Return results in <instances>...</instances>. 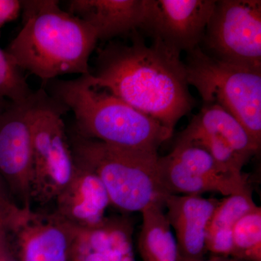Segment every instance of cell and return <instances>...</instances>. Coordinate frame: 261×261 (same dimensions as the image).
<instances>
[{
  "label": "cell",
  "mask_w": 261,
  "mask_h": 261,
  "mask_svg": "<svg viewBox=\"0 0 261 261\" xmlns=\"http://www.w3.org/2000/svg\"><path fill=\"white\" fill-rule=\"evenodd\" d=\"M202 43L208 56L261 68L260 0H216Z\"/></svg>",
  "instance_id": "cell-7"
},
{
  "label": "cell",
  "mask_w": 261,
  "mask_h": 261,
  "mask_svg": "<svg viewBox=\"0 0 261 261\" xmlns=\"http://www.w3.org/2000/svg\"><path fill=\"white\" fill-rule=\"evenodd\" d=\"M161 183L170 195H197L217 192L229 196L249 187L245 173L228 172L205 149L175 143L167 155L159 158Z\"/></svg>",
  "instance_id": "cell-8"
},
{
  "label": "cell",
  "mask_w": 261,
  "mask_h": 261,
  "mask_svg": "<svg viewBox=\"0 0 261 261\" xmlns=\"http://www.w3.org/2000/svg\"><path fill=\"white\" fill-rule=\"evenodd\" d=\"M23 72L0 48V97L20 103L34 95L35 92L29 87Z\"/></svg>",
  "instance_id": "cell-20"
},
{
  "label": "cell",
  "mask_w": 261,
  "mask_h": 261,
  "mask_svg": "<svg viewBox=\"0 0 261 261\" xmlns=\"http://www.w3.org/2000/svg\"><path fill=\"white\" fill-rule=\"evenodd\" d=\"M215 198L197 195H168L164 202L165 213L173 228L180 260H199L207 253V226L216 206Z\"/></svg>",
  "instance_id": "cell-12"
},
{
  "label": "cell",
  "mask_w": 261,
  "mask_h": 261,
  "mask_svg": "<svg viewBox=\"0 0 261 261\" xmlns=\"http://www.w3.org/2000/svg\"><path fill=\"white\" fill-rule=\"evenodd\" d=\"M73 226L54 214L31 213L13 240L19 261H69Z\"/></svg>",
  "instance_id": "cell-13"
},
{
  "label": "cell",
  "mask_w": 261,
  "mask_h": 261,
  "mask_svg": "<svg viewBox=\"0 0 261 261\" xmlns=\"http://www.w3.org/2000/svg\"><path fill=\"white\" fill-rule=\"evenodd\" d=\"M132 232L124 217L107 218L94 228L73 226L69 261H135Z\"/></svg>",
  "instance_id": "cell-15"
},
{
  "label": "cell",
  "mask_w": 261,
  "mask_h": 261,
  "mask_svg": "<svg viewBox=\"0 0 261 261\" xmlns=\"http://www.w3.org/2000/svg\"><path fill=\"white\" fill-rule=\"evenodd\" d=\"M65 109L44 93L31 116L32 198L42 204L55 202L74 173V157L62 118Z\"/></svg>",
  "instance_id": "cell-6"
},
{
  "label": "cell",
  "mask_w": 261,
  "mask_h": 261,
  "mask_svg": "<svg viewBox=\"0 0 261 261\" xmlns=\"http://www.w3.org/2000/svg\"><path fill=\"white\" fill-rule=\"evenodd\" d=\"M67 11L90 25L98 40L107 41L140 29L145 0H71Z\"/></svg>",
  "instance_id": "cell-16"
},
{
  "label": "cell",
  "mask_w": 261,
  "mask_h": 261,
  "mask_svg": "<svg viewBox=\"0 0 261 261\" xmlns=\"http://www.w3.org/2000/svg\"><path fill=\"white\" fill-rule=\"evenodd\" d=\"M231 258L240 261H261V207L244 215L233 228Z\"/></svg>",
  "instance_id": "cell-19"
},
{
  "label": "cell",
  "mask_w": 261,
  "mask_h": 261,
  "mask_svg": "<svg viewBox=\"0 0 261 261\" xmlns=\"http://www.w3.org/2000/svg\"><path fill=\"white\" fill-rule=\"evenodd\" d=\"M129 44L111 42L99 49L90 87L107 91L173 130L195 106L179 55L132 32Z\"/></svg>",
  "instance_id": "cell-1"
},
{
  "label": "cell",
  "mask_w": 261,
  "mask_h": 261,
  "mask_svg": "<svg viewBox=\"0 0 261 261\" xmlns=\"http://www.w3.org/2000/svg\"><path fill=\"white\" fill-rule=\"evenodd\" d=\"M235 261H240V260H235Z\"/></svg>",
  "instance_id": "cell-27"
},
{
  "label": "cell",
  "mask_w": 261,
  "mask_h": 261,
  "mask_svg": "<svg viewBox=\"0 0 261 261\" xmlns=\"http://www.w3.org/2000/svg\"><path fill=\"white\" fill-rule=\"evenodd\" d=\"M0 200L15 202L14 200H13V197L10 195L8 187H7L5 181H3L1 176H0Z\"/></svg>",
  "instance_id": "cell-23"
},
{
  "label": "cell",
  "mask_w": 261,
  "mask_h": 261,
  "mask_svg": "<svg viewBox=\"0 0 261 261\" xmlns=\"http://www.w3.org/2000/svg\"><path fill=\"white\" fill-rule=\"evenodd\" d=\"M70 144L75 162L97 175L111 205L128 213H141L153 204L164 206L170 194L160 178L158 152L122 148L78 134Z\"/></svg>",
  "instance_id": "cell-4"
},
{
  "label": "cell",
  "mask_w": 261,
  "mask_h": 261,
  "mask_svg": "<svg viewBox=\"0 0 261 261\" xmlns=\"http://www.w3.org/2000/svg\"><path fill=\"white\" fill-rule=\"evenodd\" d=\"M176 143L205 149L221 167L236 174L243 173L244 166L260 149L234 117L217 105L205 103Z\"/></svg>",
  "instance_id": "cell-9"
},
{
  "label": "cell",
  "mask_w": 261,
  "mask_h": 261,
  "mask_svg": "<svg viewBox=\"0 0 261 261\" xmlns=\"http://www.w3.org/2000/svg\"><path fill=\"white\" fill-rule=\"evenodd\" d=\"M53 99L75 116L76 134L108 145L158 152L173 130L135 109L107 91L94 89L84 75L73 80H55Z\"/></svg>",
  "instance_id": "cell-3"
},
{
  "label": "cell",
  "mask_w": 261,
  "mask_h": 261,
  "mask_svg": "<svg viewBox=\"0 0 261 261\" xmlns=\"http://www.w3.org/2000/svg\"><path fill=\"white\" fill-rule=\"evenodd\" d=\"M256 205L250 187L219 201L207 226V252L214 256L231 257L233 228L244 215Z\"/></svg>",
  "instance_id": "cell-17"
},
{
  "label": "cell",
  "mask_w": 261,
  "mask_h": 261,
  "mask_svg": "<svg viewBox=\"0 0 261 261\" xmlns=\"http://www.w3.org/2000/svg\"><path fill=\"white\" fill-rule=\"evenodd\" d=\"M75 163L71 179L55 200V214L75 227H96L107 219L111 200L97 175Z\"/></svg>",
  "instance_id": "cell-14"
},
{
  "label": "cell",
  "mask_w": 261,
  "mask_h": 261,
  "mask_svg": "<svg viewBox=\"0 0 261 261\" xmlns=\"http://www.w3.org/2000/svg\"><path fill=\"white\" fill-rule=\"evenodd\" d=\"M0 261H19L15 253H10L0 257Z\"/></svg>",
  "instance_id": "cell-26"
},
{
  "label": "cell",
  "mask_w": 261,
  "mask_h": 261,
  "mask_svg": "<svg viewBox=\"0 0 261 261\" xmlns=\"http://www.w3.org/2000/svg\"><path fill=\"white\" fill-rule=\"evenodd\" d=\"M10 103H11V102L8 101V99H5V98L0 97V116H1L5 110L8 108Z\"/></svg>",
  "instance_id": "cell-25"
},
{
  "label": "cell",
  "mask_w": 261,
  "mask_h": 261,
  "mask_svg": "<svg viewBox=\"0 0 261 261\" xmlns=\"http://www.w3.org/2000/svg\"><path fill=\"white\" fill-rule=\"evenodd\" d=\"M187 82L205 104H215L234 117L261 145V68L221 61L202 48L187 53Z\"/></svg>",
  "instance_id": "cell-5"
},
{
  "label": "cell",
  "mask_w": 261,
  "mask_h": 261,
  "mask_svg": "<svg viewBox=\"0 0 261 261\" xmlns=\"http://www.w3.org/2000/svg\"><path fill=\"white\" fill-rule=\"evenodd\" d=\"M22 12V1L0 0V28L15 20Z\"/></svg>",
  "instance_id": "cell-22"
},
{
  "label": "cell",
  "mask_w": 261,
  "mask_h": 261,
  "mask_svg": "<svg viewBox=\"0 0 261 261\" xmlns=\"http://www.w3.org/2000/svg\"><path fill=\"white\" fill-rule=\"evenodd\" d=\"M163 207L161 204H153L141 212L138 250L143 261H180L176 240Z\"/></svg>",
  "instance_id": "cell-18"
},
{
  "label": "cell",
  "mask_w": 261,
  "mask_h": 261,
  "mask_svg": "<svg viewBox=\"0 0 261 261\" xmlns=\"http://www.w3.org/2000/svg\"><path fill=\"white\" fill-rule=\"evenodd\" d=\"M43 89L27 101L10 103L0 116V176L15 203L31 210L33 165L31 116Z\"/></svg>",
  "instance_id": "cell-10"
},
{
  "label": "cell",
  "mask_w": 261,
  "mask_h": 261,
  "mask_svg": "<svg viewBox=\"0 0 261 261\" xmlns=\"http://www.w3.org/2000/svg\"><path fill=\"white\" fill-rule=\"evenodd\" d=\"M21 13L23 27L5 49L20 69L46 83L63 75L90 73L89 58L98 42L90 25L56 0L22 1Z\"/></svg>",
  "instance_id": "cell-2"
},
{
  "label": "cell",
  "mask_w": 261,
  "mask_h": 261,
  "mask_svg": "<svg viewBox=\"0 0 261 261\" xmlns=\"http://www.w3.org/2000/svg\"><path fill=\"white\" fill-rule=\"evenodd\" d=\"M180 261H235V259L231 258V257L214 256V255H211V257L209 259L202 258L199 259V260H181Z\"/></svg>",
  "instance_id": "cell-24"
},
{
  "label": "cell",
  "mask_w": 261,
  "mask_h": 261,
  "mask_svg": "<svg viewBox=\"0 0 261 261\" xmlns=\"http://www.w3.org/2000/svg\"><path fill=\"white\" fill-rule=\"evenodd\" d=\"M32 212L15 202L0 200V257L14 252L15 233Z\"/></svg>",
  "instance_id": "cell-21"
},
{
  "label": "cell",
  "mask_w": 261,
  "mask_h": 261,
  "mask_svg": "<svg viewBox=\"0 0 261 261\" xmlns=\"http://www.w3.org/2000/svg\"><path fill=\"white\" fill-rule=\"evenodd\" d=\"M216 2L145 0L140 30L171 53H189L200 46Z\"/></svg>",
  "instance_id": "cell-11"
}]
</instances>
